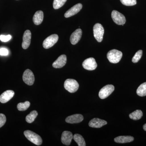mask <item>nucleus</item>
<instances>
[{
	"mask_svg": "<svg viewBox=\"0 0 146 146\" xmlns=\"http://www.w3.org/2000/svg\"><path fill=\"white\" fill-rule=\"evenodd\" d=\"M82 35V30L80 29H77L71 35L70 40L72 44H77L81 39Z\"/></svg>",
	"mask_w": 146,
	"mask_h": 146,
	"instance_id": "14",
	"label": "nucleus"
},
{
	"mask_svg": "<svg viewBox=\"0 0 146 146\" xmlns=\"http://www.w3.org/2000/svg\"><path fill=\"white\" fill-rule=\"evenodd\" d=\"M93 31L94 37L97 41L99 42H102L104 33V28L102 25L100 23L96 24L94 26Z\"/></svg>",
	"mask_w": 146,
	"mask_h": 146,
	"instance_id": "4",
	"label": "nucleus"
},
{
	"mask_svg": "<svg viewBox=\"0 0 146 146\" xmlns=\"http://www.w3.org/2000/svg\"><path fill=\"white\" fill-rule=\"evenodd\" d=\"M30 106L29 102L26 101L23 103H20L17 105V108L19 111H24L27 110Z\"/></svg>",
	"mask_w": 146,
	"mask_h": 146,
	"instance_id": "24",
	"label": "nucleus"
},
{
	"mask_svg": "<svg viewBox=\"0 0 146 146\" xmlns=\"http://www.w3.org/2000/svg\"><path fill=\"white\" fill-rule=\"evenodd\" d=\"M23 80L27 85L31 86L34 83L35 77L33 73L31 70L27 69L23 74Z\"/></svg>",
	"mask_w": 146,
	"mask_h": 146,
	"instance_id": "8",
	"label": "nucleus"
},
{
	"mask_svg": "<svg viewBox=\"0 0 146 146\" xmlns=\"http://www.w3.org/2000/svg\"><path fill=\"white\" fill-rule=\"evenodd\" d=\"M14 95V92L12 90L5 91L0 96V102L2 103H5L10 100Z\"/></svg>",
	"mask_w": 146,
	"mask_h": 146,
	"instance_id": "17",
	"label": "nucleus"
},
{
	"mask_svg": "<svg viewBox=\"0 0 146 146\" xmlns=\"http://www.w3.org/2000/svg\"><path fill=\"white\" fill-rule=\"evenodd\" d=\"M31 33L29 30L26 31L24 33L23 36V41L22 47L24 49H27L30 45L31 42Z\"/></svg>",
	"mask_w": 146,
	"mask_h": 146,
	"instance_id": "10",
	"label": "nucleus"
},
{
	"mask_svg": "<svg viewBox=\"0 0 146 146\" xmlns=\"http://www.w3.org/2000/svg\"><path fill=\"white\" fill-rule=\"evenodd\" d=\"M11 38V35H0V40L3 42H7L9 41Z\"/></svg>",
	"mask_w": 146,
	"mask_h": 146,
	"instance_id": "29",
	"label": "nucleus"
},
{
	"mask_svg": "<svg viewBox=\"0 0 146 146\" xmlns=\"http://www.w3.org/2000/svg\"><path fill=\"white\" fill-rule=\"evenodd\" d=\"M143 128L144 130L146 131V123L143 126Z\"/></svg>",
	"mask_w": 146,
	"mask_h": 146,
	"instance_id": "31",
	"label": "nucleus"
},
{
	"mask_svg": "<svg viewBox=\"0 0 146 146\" xmlns=\"http://www.w3.org/2000/svg\"><path fill=\"white\" fill-rule=\"evenodd\" d=\"M67 0H54L53 3L54 8L55 9L60 8L66 2Z\"/></svg>",
	"mask_w": 146,
	"mask_h": 146,
	"instance_id": "25",
	"label": "nucleus"
},
{
	"mask_svg": "<svg viewBox=\"0 0 146 146\" xmlns=\"http://www.w3.org/2000/svg\"><path fill=\"white\" fill-rule=\"evenodd\" d=\"M143 116V113L140 110H137L129 114V117L131 119L133 120L140 119Z\"/></svg>",
	"mask_w": 146,
	"mask_h": 146,
	"instance_id": "20",
	"label": "nucleus"
},
{
	"mask_svg": "<svg viewBox=\"0 0 146 146\" xmlns=\"http://www.w3.org/2000/svg\"><path fill=\"white\" fill-rule=\"evenodd\" d=\"M121 3L126 6H133L136 4V0H120Z\"/></svg>",
	"mask_w": 146,
	"mask_h": 146,
	"instance_id": "27",
	"label": "nucleus"
},
{
	"mask_svg": "<svg viewBox=\"0 0 146 146\" xmlns=\"http://www.w3.org/2000/svg\"><path fill=\"white\" fill-rule=\"evenodd\" d=\"M64 88L68 92L74 93L76 92L79 88L78 82L75 80L68 79L64 82Z\"/></svg>",
	"mask_w": 146,
	"mask_h": 146,
	"instance_id": "3",
	"label": "nucleus"
},
{
	"mask_svg": "<svg viewBox=\"0 0 146 146\" xmlns=\"http://www.w3.org/2000/svg\"><path fill=\"white\" fill-rule=\"evenodd\" d=\"M107 124V121L105 120L101 119L99 118H94L90 121L89 125L90 127L99 128Z\"/></svg>",
	"mask_w": 146,
	"mask_h": 146,
	"instance_id": "13",
	"label": "nucleus"
},
{
	"mask_svg": "<svg viewBox=\"0 0 146 146\" xmlns=\"http://www.w3.org/2000/svg\"><path fill=\"white\" fill-rule=\"evenodd\" d=\"M83 116L80 114H75L69 116L65 119V121L69 123H78L82 121Z\"/></svg>",
	"mask_w": 146,
	"mask_h": 146,
	"instance_id": "15",
	"label": "nucleus"
},
{
	"mask_svg": "<svg viewBox=\"0 0 146 146\" xmlns=\"http://www.w3.org/2000/svg\"><path fill=\"white\" fill-rule=\"evenodd\" d=\"M8 54L9 51L7 49L4 48H0V55L7 56Z\"/></svg>",
	"mask_w": 146,
	"mask_h": 146,
	"instance_id": "30",
	"label": "nucleus"
},
{
	"mask_svg": "<svg viewBox=\"0 0 146 146\" xmlns=\"http://www.w3.org/2000/svg\"><path fill=\"white\" fill-rule=\"evenodd\" d=\"M73 139L79 146H85L86 145L85 141L83 137L80 134H75L73 136Z\"/></svg>",
	"mask_w": 146,
	"mask_h": 146,
	"instance_id": "21",
	"label": "nucleus"
},
{
	"mask_svg": "<svg viewBox=\"0 0 146 146\" xmlns=\"http://www.w3.org/2000/svg\"><path fill=\"white\" fill-rule=\"evenodd\" d=\"M24 133L27 139L33 144L38 146L42 145V138L38 134L30 130L25 131Z\"/></svg>",
	"mask_w": 146,
	"mask_h": 146,
	"instance_id": "1",
	"label": "nucleus"
},
{
	"mask_svg": "<svg viewBox=\"0 0 146 146\" xmlns=\"http://www.w3.org/2000/svg\"><path fill=\"white\" fill-rule=\"evenodd\" d=\"M143 55V51L142 50H139L133 56L132 59V62L133 63H136L139 61L141 59Z\"/></svg>",
	"mask_w": 146,
	"mask_h": 146,
	"instance_id": "26",
	"label": "nucleus"
},
{
	"mask_svg": "<svg viewBox=\"0 0 146 146\" xmlns=\"http://www.w3.org/2000/svg\"><path fill=\"white\" fill-rule=\"evenodd\" d=\"M96 62L94 58H89L83 61L82 66L85 70L92 71L95 70L97 68Z\"/></svg>",
	"mask_w": 146,
	"mask_h": 146,
	"instance_id": "9",
	"label": "nucleus"
},
{
	"mask_svg": "<svg viewBox=\"0 0 146 146\" xmlns=\"http://www.w3.org/2000/svg\"><path fill=\"white\" fill-rule=\"evenodd\" d=\"M58 36L57 35L53 34L48 36L44 40L43 46L45 49H48L52 47L57 42Z\"/></svg>",
	"mask_w": 146,
	"mask_h": 146,
	"instance_id": "6",
	"label": "nucleus"
},
{
	"mask_svg": "<svg viewBox=\"0 0 146 146\" xmlns=\"http://www.w3.org/2000/svg\"><path fill=\"white\" fill-rule=\"evenodd\" d=\"M67 62V56L65 54L61 55L52 64V66L55 68H63Z\"/></svg>",
	"mask_w": 146,
	"mask_h": 146,
	"instance_id": "16",
	"label": "nucleus"
},
{
	"mask_svg": "<svg viewBox=\"0 0 146 146\" xmlns=\"http://www.w3.org/2000/svg\"><path fill=\"white\" fill-rule=\"evenodd\" d=\"M73 138L72 133L70 131H63L61 136V141L62 143L65 145L69 146L70 145L72 139Z\"/></svg>",
	"mask_w": 146,
	"mask_h": 146,
	"instance_id": "12",
	"label": "nucleus"
},
{
	"mask_svg": "<svg viewBox=\"0 0 146 146\" xmlns=\"http://www.w3.org/2000/svg\"><path fill=\"white\" fill-rule=\"evenodd\" d=\"M115 90V87L112 84H108L104 86L100 90L99 96L101 99H104L109 96Z\"/></svg>",
	"mask_w": 146,
	"mask_h": 146,
	"instance_id": "5",
	"label": "nucleus"
},
{
	"mask_svg": "<svg viewBox=\"0 0 146 146\" xmlns=\"http://www.w3.org/2000/svg\"><path fill=\"white\" fill-rule=\"evenodd\" d=\"M134 140V138L131 136H119L116 137L114 141L117 143H130Z\"/></svg>",
	"mask_w": 146,
	"mask_h": 146,
	"instance_id": "18",
	"label": "nucleus"
},
{
	"mask_svg": "<svg viewBox=\"0 0 146 146\" xmlns=\"http://www.w3.org/2000/svg\"><path fill=\"white\" fill-rule=\"evenodd\" d=\"M44 19V13L42 11H38L35 13L33 17V22L36 25L42 23Z\"/></svg>",
	"mask_w": 146,
	"mask_h": 146,
	"instance_id": "19",
	"label": "nucleus"
},
{
	"mask_svg": "<svg viewBox=\"0 0 146 146\" xmlns=\"http://www.w3.org/2000/svg\"><path fill=\"white\" fill-rule=\"evenodd\" d=\"M82 7V5L81 3H78L74 6L72 8L69 9L65 13L64 16L65 18H68L76 15L78 13Z\"/></svg>",
	"mask_w": 146,
	"mask_h": 146,
	"instance_id": "11",
	"label": "nucleus"
},
{
	"mask_svg": "<svg viewBox=\"0 0 146 146\" xmlns=\"http://www.w3.org/2000/svg\"><path fill=\"white\" fill-rule=\"evenodd\" d=\"M6 121V117L5 115L3 114H0V128L4 125Z\"/></svg>",
	"mask_w": 146,
	"mask_h": 146,
	"instance_id": "28",
	"label": "nucleus"
},
{
	"mask_svg": "<svg viewBox=\"0 0 146 146\" xmlns=\"http://www.w3.org/2000/svg\"><path fill=\"white\" fill-rule=\"evenodd\" d=\"M136 93L139 96L144 97L146 96V82L140 85L137 89Z\"/></svg>",
	"mask_w": 146,
	"mask_h": 146,
	"instance_id": "22",
	"label": "nucleus"
},
{
	"mask_svg": "<svg viewBox=\"0 0 146 146\" xmlns=\"http://www.w3.org/2000/svg\"><path fill=\"white\" fill-rule=\"evenodd\" d=\"M122 52L116 49L109 51L107 53L108 59L110 63H119L122 57Z\"/></svg>",
	"mask_w": 146,
	"mask_h": 146,
	"instance_id": "2",
	"label": "nucleus"
},
{
	"mask_svg": "<svg viewBox=\"0 0 146 146\" xmlns=\"http://www.w3.org/2000/svg\"><path fill=\"white\" fill-rule=\"evenodd\" d=\"M37 115H38V112L36 110H33L31 111L29 114L27 115V117H26V121L27 122L29 123H33L36 119Z\"/></svg>",
	"mask_w": 146,
	"mask_h": 146,
	"instance_id": "23",
	"label": "nucleus"
},
{
	"mask_svg": "<svg viewBox=\"0 0 146 146\" xmlns=\"http://www.w3.org/2000/svg\"><path fill=\"white\" fill-rule=\"evenodd\" d=\"M111 16L113 21L117 25H123L125 24V17L119 11L116 10L113 11L111 14Z\"/></svg>",
	"mask_w": 146,
	"mask_h": 146,
	"instance_id": "7",
	"label": "nucleus"
}]
</instances>
